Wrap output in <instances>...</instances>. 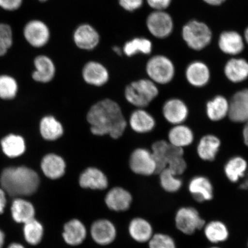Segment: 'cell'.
Listing matches in <instances>:
<instances>
[{
  "label": "cell",
  "mask_w": 248,
  "mask_h": 248,
  "mask_svg": "<svg viewBox=\"0 0 248 248\" xmlns=\"http://www.w3.org/2000/svg\"><path fill=\"white\" fill-rule=\"evenodd\" d=\"M229 101L224 95H217L206 105L207 118L213 122H218L228 117Z\"/></svg>",
  "instance_id": "cell-25"
},
{
  "label": "cell",
  "mask_w": 248,
  "mask_h": 248,
  "mask_svg": "<svg viewBox=\"0 0 248 248\" xmlns=\"http://www.w3.org/2000/svg\"><path fill=\"white\" fill-rule=\"evenodd\" d=\"M185 76L189 84L200 88L208 84L211 74L207 65L202 62L194 61L186 68Z\"/></svg>",
  "instance_id": "cell-12"
},
{
  "label": "cell",
  "mask_w": 248,
  "mask_h": 248,
  "mask_svg": "<svg viewBox=\"0 0 248 248\" xmlns=\"http://www.w3.org/2000/svg\"><path fill=\"white\" fill-rule=\"evenodd\" d=\"M91 234L96 243L101 246H107L115 240L116 229L113 223L108 220H97L92 225Z\"/></svg>",
  "instance_id": "cell-14"
},
{
  "label": "cell",
  "mask_w": 248,
  "mask_h": 248,
  "mask_svg": "<svg viewBox=\"0 0 248 248\" xmlns=\"http://www.w3.org/2000/svg\"><path fill=\"white\" fill-rule=\"evenodd\" d=\"M5 194V191L1 187L0 188V215L4 213L7 204Z\"/></svg>",
  "instance_id": "cell-45"
},
{
  "label": "cell",
  "mask_w": 248,
  "mask_h": 248,
  "mask_svg": "<svg viewBox=\"0 0 248 248\" xmlns=\"http://www.w3.org/2000/svg\"><path fill=\"white\" fill-rule=\"evenodd\" d=\"M74 40L78 47L91 50L100 42V35L94 28L85 24L77 28L74 34Z\"/></svg>",
  "instance_id": "cell-15"
},
{
  "label": "cell",
  "mask_w": 248,
  "mask_h": 248,
  "mask_svg": "<svg viewBox=\"0 0 248 248\" xmlns=\"http://www.w3.org/2000/svg\"><path fill=\"white\" fill-rule=\"evenodd\" d=\"M218 46L224 53L236 55L243 51L244 39L240 34L235 31H225L219 36Z\"/></svg>",
  "instance_id": "cell-20"
},
{
  "label": "cell",
  "mask_w": 248,
  "mask_h": 248,
  "mask_svg": "<svg viewBox=\"0 0 248 248\" xmlns=\"http://www.w3.org/2000/svg\"><path fill=\"white\" fill-rule=\"evenodd\" d=\"M36 70L32 74L37 82L47 83L54 78L55 67L53 62L46 55L38 56L34 61Z\"/></svg>",
  "instance_id": "cell-26"
},
{
  "label": "cell",
  "mask_w": 248,
  "mask_h": 248,
  "mask_svg": "<svg viewBox=\"0 0 248 248\" xmlns=\"http://www.w3.org/2000/svg\"><path fill=\"white\" fill-rule=\"evenodd\" d=\"M5 241V235L1 230H0V248H2L4 245Z\"/></svg>",
  "instance_id": "cell-49"
},
{
  "label": "cell",
  "mask_w": 248,
  "mask_h": 248,
  "mask_svg": "<svg viewBox=\"0 0 248 248\" xmlns=\"http://www.w3.org/2000/svg\"><path fill=\"white\" fill-rule=\"evenodd\" d=\"M113 51L114 52H116V53L119 55H122V51H121L120 48L117 47V46H114V47L113 48Z\"/></svg>",
  "instance_id": "cell-51"
},
{
  "label": "cell",
  "mask_w": 248,
  "mask_h": 248,
  "mask_svg": "<svg viewBox=\"0 0 248 248\" xmlns=\"http://www.w3.org/2000/svg\"><path fill=\"white\" fill-rule=\"evenodd\" d=\"M66 167V163L63 158L54 154L46 155L41 163L43 173L51 179H58L63 176Z\"/></svg>",
  "instance_id": "cell-24"
},
{
  "label": "cell",
  "mask_w": 248,
  "mask_h": 248,
  "mask_svg": "<svg viewBox=\"0 0 248 248\" xmlns=\"http://www.w3.org/2000/svg\"><path fill=\"white\" fill-rule=\"evenodd\" d=\"M8 248H25L22 245L18 243H12Z\"/></svg>",
  "instance_id": "cell-50"
},
{
  "label": "cell",
  "mask_w": 248,
  "mask_h": 248,
  "mask_svg": "<svg viewBox=\"0 0 248 248\" xmlns=\"http://www.w3.org/2000/svg\"><path fill=\"white\" fill-rule=\"evenodd\" d=\"M188 191L198 202L210 201L214 197V188L209 179L198 175L191 179L188 184Z\"/></svg>",
  "instance_id": "cell-13"
},
{
  "label": "cell",
  "mask_w": 248,
  "mask_h": 248,
  "mask_svg": "<svg viewBox=\"0 0 248 248\" xmlns=\"http://www.w3.org/2000/svg\"><path fill=\"white\" fill-rule=\"evenodd\" d=\"M204 236L210 243L218 244L224 243L229 237V231L225 223L215 220L206 223L203 227Z\"/></svg>",
  "instance_id": "cell-29"
},
{
  "label": "cell",
  "mask_w": 248,
  "mask_h": 248,
  "mask_svg": "<svg viewBox=\"0 0 248 248\" xmlns=\"http://www.w3.org/2000/svg\"><path fill=\"white\" fill-rule=\"evenodd\" d=\"M221 146V140L217 136L208 134L202 137L197 145V153L201 160L213 162Z\"/></svg>",
  "instance_id": "cell-16"
},
{
  "label": "cell",
  "mask_w": 248,
  "mask_h": 248,
  "mask_svg": "<svg viewBox=\"0 0 248 248\" xmlns=\"http://www.w3.org/2000/svg\"><path fill=\"white\" fill-rule=\"evenodd\" d=\"M147 73L152 81L160 85H166L175 77L174 64L169 58L163 55H156L148 61Z\"/></svg>",
  "instance_id": "cell-5"
},
{
  "label": "cell",
  "mask_w": 248,
  "mask_h": 248,
  "mask_svg": "<svg viewBox=\"0 0 248 248\" xmlns=\"http://www.w3.org/2000/svg\"><path fill=\"white\" fill-rule=\"evenodd\" d=\"M40 131L42 137L48 141L60 138L64 132L62 124L51 116L43 118L40 124Z\"/></svg>",
  "instance_id": "cell-32"
},
{
  "label": "cell",
  "mask_w": 248,
  "mask_h": 248,
  "mask_svg": "<svg viewBox=\"0 0 248 248\" xmlns=\"http://www.w3.org/2000/svg\"><path fill=\"white\" fill-rule=\"evenodd\" d=\"M148 243L150 248H177L173 238L164 233L154 234Z\"/></svg>",
  "instance_id": "cell-40"
},
{
  "label": "cell",
  "mask_w": 248,
  "mask_h": 248,
  "mask_svg": "<svg viewBox=\"0 0 248 248\" xmlns=\"http://www.w3.org/2000/svg\"><path fill=\"white\" fill-rule=\"evenodd\" d=\"M43 225L33 218L29 222L25 223L24 226V235L25 239L28 243L32 246L39 244L43 236Z\"/></svg>",
  "instance_id": "cell-36"
},
{
  "label": "cell",
  "mask_w": 248,
  "mask_h": 248,
  "mask_svg": "<svg viewBox=\"0 0 248 248\" xmlns=\"http://www.w3.org/2000/svg\"><path fill=\"white\" fill-rule=\"evenodd\" d=\"M79 184L82 188L102 190L108 187V181L101 170L90 167L80 174Z\"/></svg>",
  "instance_id": "cell-18"
},
{
  "label": "cell",
  "mask_w": 248,
  "mask_h": 248,
  "mask_svg": "<svg viewBox=\"0 0 248 248\" xmlns=\"http://www.w3.org/2000/svg\"><path fill=\"white\" fill-rule=\"evenodd\" d=\"M23 0H0V7L8 11H14L20 8Z\"/></svg>",
  "instance_id": "cell-42"
},
{
  "label": "cell",
  "mask_w": 248,
  "mask_h": 248,
  "mask_svg": "<svg viewBox=\"0 0 248 248\" xmlns=\"http://www.w3.org/2000/svg\"><path fill=\"white\" fill-rule=\"evenodd\" d=\"M129 166L136 174L150 176L156 173V164L151 152L144 148H138L130 157Z\"/></svg>",
  "instance_id": "cell-8"
},
{
  "label": "cell",
  "mask_w": 248,
  "mask_h": 248,
  "mask_svg": "<svg viewBox=\"0 0 248 248\" xmlns=\"http://www.w3.org/2000/svg\"><path fill=\"white\" fill-rule=\"evenodd\" d=\"M0 42H1L8 49L13 45V32L9 25L0 23Z\"/></svg>",
  "instance_id": "cell-41"
},
{
  "label": "cell",
  "mask_w": 248,
  "mask_h": 248,
  "mask_svg": "<svg viewBox=\"0 0 248 248\" xmlns=\"http://www.w3.org/2000/svg\"><path fill=\"white\" fill-rule=\"evenodd\" d=\"M86 234L84 224L78 219H73L64 225L62 235L66 244L71 246H77L84 241Z\"/></svg>",
  "instance_id": "cell-23"
},
{
  "label": "cell",
  "mask_w": 248,
  "mask_h": 248,
  "mask_svg": "<svg viewBox=\"0 0 248 248\" xmlns=\"http://www.w3.org/2000/svg\"><path fill=\"white\" fill-rule=\"evenodd\" d=\"M82 76L86 83L96 86L105 85L108 79V73L106 68L96 62H90L85 65Z\"/></svg>",
  "instance_id": "cell-22"
},
{
  "label": "cell",
  "mask_w": 248,
  "mask_h": 248,
  "mask_svg": "<svg viewBox=\"0 0 248 248\" xmlns=\"http://www.w3.org/2000/svg\"><path fill=\"white\" fill-rule=\"evenodd\" d=\"M175 224L178 230L186 235H191L203 229L205 220L193 207L185 206L179 209L175 214Z\"/></svg>",
  "instance_id": "cell-6"
},
{
  "label": "cell",
  "mask_w": 248,
  "mask_h": 248,
  "mask_svg": "<svg viewBox=\"0 0 248 248\" xmlns=\"http://www.w3.org/2000/svg\"><path fill=\"white\" fill-rule=\"evenodd\" d=\"M0 184L5 193L11 197L30 196L38 190L40 178L38 173L29 167H11L2 170Z\"/></svg>",
  "instance_id": "cell-2"
},
{
  "label": "cell",
  "mask_w": 248,
  "mask_h": 248,
  "mask_svg": "<svg viewBox=\"0 0 248 248\" xmlns=\"http://www.w3.org/2000/svg\"><path fill=\"white\" fill-rule=\"evenodd\" d=\"M153 49V44L145 38H135L126 42L124 46V52L128 57L138 53L150 54Z\"/></svg>",
  "instance_id": "cell-38"
},
{
  "label": "cell",
  "mask_w": 248,
  "mask_h": 248,
  "mask_svg": "<svg viewBox=\"0 0 248 248\" xmlns=\"http://www.w3.org/2000/svg\"></svg>",
  "instance_id": "cell-56"
},
{
  "label": "cell",
  "mask_w": 248,
  "mask_h": 248,
  "mask_svg": "<svg viewBox=\"0 0 248 248\" xmlns=\"http://www.w3.org/2000/svg\"><path fill=\"white\" fill-rule=\"evenodd\" d=\"M225 76L229 81L238 83L248 78V62L243 58H232L226 63Z\"/></svg>",
  "instance_id": "cell-21"
},
{
  "label": "cell",
  "mask_w": 248,
  "mask_h": 248,
  "mask_svg": "<svg viewBox=\"0 0 248 248\" xmlns=\"http://www.w3.org/2000/svg\"><path fill=\"white\" fill-rule=\"evenodd\" d=\"M184 149L173 146L167 163L168 168L173 174L180 176L187 169V164L184 157Z\"/></svg>",
  "instance_id": "cell-35"
},
{
  "label": "cell",
  "mask_w": 248,
  "mask_h": 248,
  "mask_svg": "<svg viewBox=\"0 0 248 248\" xmlns=\"http://www.w3.org/2000/svg\"><path fill=\"white\" fill-rule=\"evenodd\" d=\"M228 117L235 123H244L248 120V88L232 95L229 101Z\"/></svg>",
  "instance_id": "cell-11"
},
{
  "label": "cell",
  "mask_w": 248,
  "mask_h": 248,
  "mask_svg": "<svg viewBox=\"0 0 248 248\" xmlns=\"http://www.w3.org/2000/svg\"><path fill=\"white\" fill-rule=\"evenodd\" d=\"M204 2L210 5H219L224 3L226 0H203Z\"/></svg>",
  "instance_id": "cell-47"
},
{
  "label": "cell",
  "mask_w": 248,
  "mask_h": 248,
  "mask_svg": "<svg viewBox=\"0 0 248 248\" xmlns=\"http://www.w3.org/2000/svg\"><path fill=\"white\" fill-rule=\"evenodd\" d=\"M25 39L31 46L42 47L48 43L50 37L48 27L43 21L33 20L28 22L23 30Z\"/></svg>",
  "instance_id": "cell-9"
},
{
  "label": "cell",
  "mask_w": 248,
  "mask_h": 248,
  "mask_svg": "<svg viewBox=\"0 0 248 248\" xmlns=\"http://www.w3.org/2000/svg\"><path fill=\"white\" fill-rule=\"evenodd\" d=\"M182 37L189 47L200 51L210 44L212 32L206 24L192 20L183 28Z\"/></svg>",
  "instance_id": "cell-4"
},
{
  "label": "cell",
  "mask_w": 248,
  "mask_h": 248,
  "mask_svg": "<svg viewBox=\"0 0 248 248\" xmlns=\"http://www.w3.org/2000/svg\"><path fill=\"white\" fill-rule=\"evenodd\" d=\"M161 187L169 193H175L182 187L183 182L179 176L170 171L168 168L164 169L159 173Z\"/></svg>",
  "instance_id": "cell-37"
},
{
  "label": "cell",
  "mask_w": 248,
  "mask_h": 248,
  "mask_svg": "<svg viewBox=\"0 0 248 248\" xmlns=\"http://www.w3.org/2000/svg\"><path fill=\"white\" fill-rule=\"evenodd\" d=\"M8 50V49L1 42H0V57L7 54Z\"/></svg>",
  "instance_id": "cell-48"
},
{
  "label": "cell",
  "mask_w": 248,
  "mask_h": 248,
  "mask_svg": "<svg viewBox=\"0 0 248 248\" xmlns=\"http://www.w3.org/2000/svg\"><path fill=\"white\" fill-rule=\"evenodd\" d=\"M130 125L136 132L145 133L153 131L156 125V122L153 116L148 111L139 108L131 114Z\"/></svg>",
  "instance_id": "cell-27"
},
{
  "label": "cell",
  "mask_w": 248,
  "mask_h": 248,
  "mask_svg": "<svg viewBox=\"0 0 248 248\" xmlns=\"http://www.w3.org/2000/svg\"><path fill=\"white\" fill-rule=\"evenodd\" d=\"M132 202L131 194L122 187L113 188L105 197V203L107 206L110 210L116 212L128 210Z\"/></svg>",
  "instance_id": "cell-17"
},
{
  "label": "cell",
  "mask_w": 248,
  "mask_h": 248,
  "mask_svg": "<svg viewBox=\"0 0 248 248\" xmlns=\"http://www.w3.org/2000/svg\"><path fill=\"white\" fill-rule=\"evenodd\" d=\"M209 248H220L218 247H216V246H214V247H210Z\"/></svg>",
  "instance_id": "cell-53"
},
{
  "label": "cell",
  "mask_w": 248,
  "mask_h": 248,
  "mask_svg": "<svg viewBox=\"0 0 248 248\" xmlns=\"http://www.w3.org/2000/svg\"><path fill=\"white\" fill-rule=\"evenodd\" d=\"M247 181V182H248V181Z\"/></svg>",
  "instance_id": "cell-55"
},
{
  "label": "cell",
  "mask_w": 248,
  "mask_h": 248,
  "mask_svg": "<svg viewBox=\"0 0 248 248\" xmlns=\"http://www.w3.org/2000/svg\"><path fill=\"white\" fill-rule=\"evenodd\" d=\"M147 26L155 38H167L173 29V20L170 16L164 11H155L148 16Z\"/></svg>",
  "instance_id": "cell-7"
},
{
  "label": "cell",
  "mask_w": 248,
  "mask_h": 248,
  "mask_svg": "<svg viewBox=\"0 0 248 248\" xmlns=\"http://www.w3.org/2000/svg\"><path fill=\"white\" fill-rule=\"evenodd\" d=\"M12 217L17 223H26L35 217V210L33 204L22 198H17L12 202L11 206Z\"/></svg>",
  "instance_id": "cell-31"
},
{
  "label": "cell",
  "mask_w": 248,
  "mask_h": 248,
  "mask_svg": "<svg viewBox=\"0 0 248 248\" xmlns=\"http://www.w3.org/2000/svg\"><path fill=\"white\" fill-rule=\"evenodd\" d=\"M91 132L97 136L108 135L119 139L125 131L127 123L116 102L105 99L92 107L87 115Z\"/></svg>",
  "instance_id": "cell-1"
},
{
  "label": "cell",
  "mask_w": 248,
  "mask_h": 248,
  "mask_svg": "<svg viewBox=\"0 0 248 248\" xmlns=\"http://www.w3.org/2000/svg\"><path fill=\"white\" fill-rule=\"evenodd\" d=\"M193 130L184 124L173 125L168 133V142L175 147L184 149L194 141Z\"/></svg>",
  "instance_id": "cell-19"
},
{
  "label": "cell",
  "mask_w": 248,
  "mask_h": 248,
  "mask_svg": "<svg viewBox=\"0 0 248 248\" xmlns=\"http://www.w3.org/2000/svg\"><path fill=\"white\" fill-rule=\"evenodd\" d=\"M156 83L151 79H142L126 87L125 95L129 103L140 108L148 106L159 94Z\"/></svg>",
  "instance_id": "cell-3"
},
{
  "label": "cell",
  "mask_w": 248,
  "mask_h": 248,
  "mask_svg": "<svg viewBox=\"0 0 248 248\" xmlns=\"http://www.w3.org/2000/svg\"><path fill=\"white\" fill-rule=\"evenodd\" d=\"M244 124L245 125L243 127L242 135H243L244 144L248 147V120Z\"/></svg>",
  "instance_id": "cell-46"
},
{
  "label": "cell",
  "mask_w": 248,
  "mask_h": 248,
  "mask_svg": "<svg viewBox=\"0 0 248 248\" xmlns=\"http://www.w3.org/2000/svg\"><path fill=\"white\" fill-rule=\"evenodd\" d=\"M245 40H246L247 44L248 45V27L246 29V31H245V35H244Z\"/></svg>",
  "instance_id": "cell-52"
},
{
  "label": "cell",
  "mask_w": 248,
  "mask_h": 248,
  "mask_svg": "<svg viewBox=\"0 0 248 248\" xmlns=\"http://www.w3.org/2000/svg\"><path fill=\"white\" fill-rule=\"evenodd\" d=\"M163 116L172 125L184 124L189 115L187 104L178 98L169 99L163 105Z\"/></svg>",
  "instance_id": "cell-10"
},
{
  "label": "cell",
  "mask_w": 248,
  "mask_h": 248,
  "mask_svg": "<svg viewBox=\"0 0 248 248\" xmlns=\"http://www.w3.org/2000/svg\"><path fill=\"white\" fill-rule=\"evenodd\" d=\"M16 81L10 76H0V98L4 100L14 98L17 92Z\"/></svg>",
  "instance_id": "cell-39"
},
{
  "label": "cell",
  "mask_w": 248,
  "mask_h": 248,
  "mask_svg": "<svg viewBox=\"0 0 248 248\" xmlns=\"http://www.w3.org/2000/svg\"><path fill=\"white\" fill-rule=\"evenodd\" d=\"M129 232L133 240L141 243L148 242L154 235L153 226L142 218L132 220L129 224Z\"/></svg>",
  "instance_id": "cell-30"
},
{
  "label": "cell",
  "mask_w": 248,
  "mask_h": 248,
  "mask_svg": "<svg viewBox=\"0 0 248 248\" xmlns=\"http://www.w3.org/2000/svg\"><path fill=\"white\" fill-rule=\"evenodd\" d=\"M248 169L247 161L243 157L235 156L228 160L224 166L226 177L232 183H237L246 175Z\"/></svg>",
  "instance_id": "cell-28"
},
{
  "label": "cell",
  "mask_w": 248,
  "mask_h": 248,
  "mask_svg": "<svg viewBox=\"0 0 248 248\" xmlns=\"http://www.w3.org/2000/svg\"><path fill=\"white\" fill-rule=\"evenodd\" d=\"M170 147L168 141L164 140L157 141L152 145L151 153L156 164V173L167 168Z\"/></svg>",
  "instance_id": "cell-34"
},
{
  "label": "cell",
  "mask_w": 248,
  "mask_h": 248,
  "mask_svg": "<svg viewBox=\"0 0 248 248\" xmlns=\"http://www.w3.org/2000/svg\"><path fill=\"white\" fill-rule=\"evenodd\" d=\"M39 1H41V2H45L46 1H47V0H39Z\"/></svg>",
  "instance_id": "cell-54"
},
{
  "label": "cell",
  "mask_w": 248,
  "mask_h": 248,
  "mask_svg": "<svg viewBox=\"0 0 248 248\" xmlns=\"http://www.w3.org/2000/svg\"><path fill=\"white\" fill-rule=\"evenodd\" d=\"M119 2L124 9L132 12L140 8L143 0H119Z\"/></svg>",
  "instance_id": "cell-43"
},
{
  "label": "cell",
  "mask_w": 248,
  "mask_h": 248,
  "mask_svg": "<svg viewBox=\"0 0 248 248\" xmlns=\"http://www.w3.org/2000/svg\"><path fill=\"white\" fill-rule=\"evenodd\" d=\"M3 152L7 156L15 158L21 156L26 151V144L20 136L9 135L1 142Z\"/></svg>",
  "instance_id": "cell-33"
},
{
  "label": "cell",
  "mask_w": 248,
  "mask_h": 248,
  "mask_svg": "<svg viewBox=\"0 0 248 248\" xmlns=\"http://www.w3.org/2000/svg\"><path fill=\"white\" fill-rule=\"evenodd\" d=\"M148 4L156 11H164L169 7L172 0H147Z\"/></svg>",
  "instance_id": "cell-44"
}]
</instances>
